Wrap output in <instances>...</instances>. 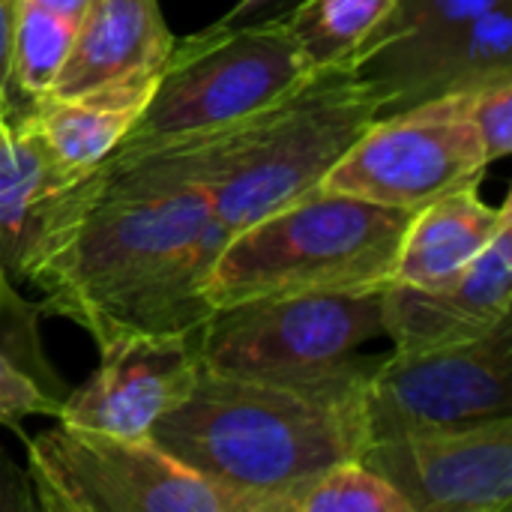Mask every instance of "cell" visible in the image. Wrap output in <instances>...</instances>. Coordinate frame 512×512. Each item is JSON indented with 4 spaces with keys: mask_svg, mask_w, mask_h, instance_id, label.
Segmentation results:
<instances>
[{
    "mask_svg": "<svg viewBox=\"0 0 512 512\" xmlns=\"http://www.w3.org/2000/svg\"><path fill=\"white\" fill-rule=\"evenodd\" d=\"M204 186H165L90 168L51 204L21 282L111 345L192 336L213 312L204 276L222 249Z\"/></svg>",
    "mask_w": 512,
    "mask_h": 512,
    "instance_id": "6da1fadb",
    "label": "cell"
},
{
    "mask_svg": "<svg viewBox=\"0 0 512 512\" xmlns=\"http://www.w3.org/2000/svg\"><path fill=\"white\" fill-rule=\"evenodd\" d=\"M378 357L315 381H255L201 369L192 393L150 429V441L255 512L291 501L327 468L366 450L363 390Z\"/></svg>",
    "mask_w": 512,
    "mask_h": 512,
    "instance_id": "7a4b0ae2",
    "label": "cell"
},
{
    "mask_svg": "<svg viewBox=\"0 0 512 512\" xmlns=\"http://www.w3.org/2000/svg\"><path fill=\"white\" fill-rule=\"evenodd\" d=\"M378 120L354 63L315 69L288 96L213 132L144 150H114L99 168L165 186H204L222 240L318 189Z\"/></svg>",
    "mask_w": 512,
    "mask_h": 512,
    "instance_id": "3957f363",
    "label": "cell"
},
{
    "mask_svg": "<svg viewBox=\"0 0 512 512\" xmlns=\"http://www.w3.org/2000/svg\"><path fill=\"white\" fill-rule=\"evenodd\" d=\"M411 213L312 189L231 234L204 276L210 309L291 294L378 291L393 279Z\"/></svg>",
    "mask_w": 512,
    "mask_h": 512,
    "instance_id": "277c9868",
    "label": "cell"
},
{
    "mask_svg": "<svg viewBox=\"0 0 512 512\" xmlns=\"http://www.w3.org/2000/svg\"><path fill=\"white\" fill-rule=\"evenodd\" d=\"M315 66L288 15L222 24L174 39L159 84L117 150H144L237 123L300 87Z\"/></svg>",
    "mask_w": 512,
    "mask_h": 512,
    "instance_id": "5b68a950",
    "label": "cell"
},
{
    "mask_svg": "<svg viewBox=\"0 0 512 512\" xmlns=\"http://www.w3.org/2000/svg\"><path fill=\"white\" fill-rule=\"evenodd\" d=\"M381 291L258 297L219 306L195 333L201 369L255 381H315L360 366L384 336Z\"/></svg>",
    "mask_w": 512,
    "mask_h": 512,
    "instance_id": "8992f818",
    "label": "cell"
},
{
    "mask_svg": "<svg viewBox=\"0 0 512 512\" xmlns=\"http://www.w3.org/2000/svg\"><path fill=\"white\" fill-rule=\"evenodd\" d=\"M27 477L45 512H255L150 438H117L63 420L27 441Z\"/></svg>",
    "mask_w": 512,
    "mask_h": 512,
    "instance_id": "52a82bcc",
    "label": "cell"
},
{
    "mask_svg": "<svg viewBox=\"0 0 512 512\" xmlns=\"http://www.w3.org/2000/svg\"><path fill=\"white\" fill-rule=\"evenodd\" d=\"M489 165L471 120V90H462L378 117L321 189L414 213L441 195L480 186Z\"/></svg>",
    "mask_w": 512,
    "mask_h": 512,
    "instance_id": "ba28073f",
    "label": "cell"
},
{
    "mask_svg": "<svg viewBox=\"0 0 512 512\" xmlns=\"http://www.w3.org/2000/svg\"><path fill=\"white\" fill-rule=\"evenodd\" d=\"M363 408L369 444L512 417V318L465 345L378 357Z\"/></svg>",
    "mask_w": 512,
    "mask_h": 512,
    "instance_id": "9c48e42d",
    "label": "cell"
},
{
    "mask_svg": "<svg viewBox=\"0 0 512 512\" xmlns=\"http://www.w3.org/2000/svg\"><path fill=\"white\" fill-rule=\"evenodd\" d=\"M360 462L411 512H507L512 507V417L450 432L369 444Z\"/></svg>",
    "mask_w": 512,
    "mask_h": 512,
    "instance_id": "30bf717a",
    "label": "cell"
},
{
    "mask_svg": "<svg viewBox=\"0 0 512 512\" xmlns=\"http://www.w3.org/2000/svg\"><path fill=\"white\" fill-rule=\"evenodd\" d=\"M378 117L512 75V0L477 18L390 39L357 63Z\"/></svg>",
    "mask_w": 512,
    "mask_h": 512,
    "instance_id": "8fae6325",
    "label": "cell"
},
{
    "mask_svg": "<svg viewBox=\"0 0 512 512\" xmlns=\"http://www.w3.org/2000/svg\"><path fill=\"white\" fill-rule=\"evenodd\" d=\"M201 375L192 336L123 339L99 348V369L69 390L57 420L117 438H147Z\"/></svg>",
    "mask_w": 512,
    "mask_h": 512,
    "instance_id": "7c38bea8",
    "label": "cell"
},
{
    "mask_svg": "<svg viewBox=\"0 0 512 512\" xmlns=\"http://www.w3.org/2000/svg\"><path fill=\"white\" fill-rule=\"evenodd\" d=\"M510 309L512 219L456 279L435 288L387 282L381 291V321L393 351H435L483 339L510 321Z\"/></svg>",
    "mask_w": 512,
    "mask_h": 512,
    "instance_id": "4fadbf2b",
    "label": "cell"
},
{
    "mask_svg": "<svg viewBox=\"0 0 512 512\" xmlns=\"http://www.w3.org/2000/svg\"><path fill=\"white\" fill-rule=\"evenodd\" d=\"M165 66V63H162ZM162 66L105 81L75 96H39L30 99L24 117L42 135L54 159L75 177L108 159L126 132L144 114Z\"/></svg>",
    "mask_w": 512,
    "mask_h": 512,
    "instance_id": "5bb4252c",
    "label": "cell"
},
{
    "mask_svg": "<svg viewBox=\"0 0 512 512\" xmlns=\"http://www.w3.org/2000/svg\"><path fill=\"white\" fill-rule=\"evenodd\" d=\"M171 45L174 36L159 0H90L48 96H75L105 81L162 66Z\"/></svg>",
    "mask_w": 512,
    "mask_h": 512,
    "instance_id": "9a60e30c",
    "label": "cell"
},
{
    "mask_svg": "<svg viewBox=\"0 0 512 512\" xmlns=\"http://www.w3.org/2000/svg\"><path fill=\"white\" fill-rule=\"evenodd\" d=\"M512 219V195L501 207L480 198V186L441 195L414 210L399 240L393 279L417 288H435L471 267Z\"/></svg>",
    "mask_w": 512,
    "mask_h": 512,
    "instance_id": "2e32d148",
    "label": "cell"
},
{
    "mask_svg": "<svg viewBox=\"0 0 512 512\" xmlns=\"http://www.w3.org/2000/svg\"><path fill=\"white\" fill-rule=\"evenodd\" d=\"M21 114L0 117V273L21 282L54 198L75 183Z\"/></svg>",
    "mask_w": 512,
    "mask_h": 512,
    "instance_id": "e0dca14e",
    "label": "cell"
},
{
    "mask_svg": "<svg viewBox=\"0 0 512 512\" xmlns=\"http://www.w3.org/2000/svg\"><path fill=\"white\" fill-rule=\"evenodd\" d=\"M66 393L39 348L36 309L0 273V426L21 429L27 417H57Z\"/></svg>",
    "mask_w": 512,
    "mask_h": 512,
    "instance_id": "ac0fdd59",
    "label": "cell"
},
{
    "mask_svg": "<svg viewBox=\"0 0 512 512\" xmlns=\"http://www.w3.org/2000/svg\"><path fill=\"white\" fill-rule=\"evenodd\" d=\"M396 0H303L288 12L291 33L306 60L321 69L354 63L381 33Z\"/></svg>",
    "mask_w": 512,
    "mask_h": 512,
    "instance_id": "d6986e66",
    "label": "cell"
},
{
    "mask_svg": "<svg viewBox=\"0 0 512 512\" xmlns=\"http://www.w3.org/2000/svg\"><path fill=\"white\" fill-rule=\"evenodd\" d=\"M75 39V24L18 0L15 27H12V90L24 99L48 96Z\"/></svg>",
    "mask_w": 512,
    "mask_h": 512,
    "instance_id": "ffe728a7",
    "label": "cell"
},
{
    "mask_svg": "<svg viewBox=\"0 0 512 512\" xmlns=\"http://www.w3.org/2000/svg\"><path fill=\"white\" fill-rule=\"evenodd\" d=\"M291 512H411L408 501L360 459L339 462L315 477Z\"/></svg>",
    "mask_w": 512,
    "mask_h": 512,
    "instance_id": "44dd1931",
    "label": "cell"
},
{
    "mask_svg": "<svg viewBox=\"0 0 512 512\" xmlns=\"http://www.w3.org/2000/svg\"><path fill=\"white\" fill-rule=\"evenodd\" d=\"M498 3H510V0H396L387 24L366 45V51L357 57V63L369 51H375L378 45H384L390 39L426 33V30H441V27H456V24H465V21L477 18L480 12H486Z\"/></svg>",
    "mask_w": 512,
    "mask_h": 512,
    "instance_id": "7402d4cb",
    "label": "cell"
},
{
    "mask_svg": "<svg viewBox=\"0 0 512 512\" xmlns=\"http://www.w3.org/2000/svg\"><path fill=\"white\" fill-rule=\"evenodd\" d=\"M471 120L489 162L512 150V75L471 90Z\"/></svg>",
    "mask_w": 512,
    "mask_h": 512,
    "instance_id": "603a6c76",
    "label": "cell"
},
{
    "mask_svg": "<svg viewBox=\"0 0 512 512\" xmlns=\"http://www.w3.org/2000/svg\"><path fill=\"white\" fill-rule=\"evenodd\" d=\"M24 3H33V6H39V9H48V12H54V15L66 18V21H72L75 27H78V21L84 18V12H87V6H90V0H24Z\"/></svg>",
    "mask_w": 512,
    "mask_h": 512,
    "instance_id": "cb8c5ba5",
    "label": "cell"
},
{
    "mask_svg": "<svg viewBox=\"0 0 512 512\" xmlns=\"http://www.w3.org/2000/svg\"><path fill=\"white\" fill-rule=\"evenodd\" d=\"M267 3H273V0H240L225 18H219L222 24H231V21H243V18H249V12H255V9H261V6H267Z\"/></svg>",
    "mask_w": 512,
    "mask_h": 512,
    "instance_id": "d4e9b609",
    "label": "cell"
},
{
    "mask_svg": "<svg viewBox=\"0 0 512 512\" xmlns=\"http://www.w3.org/2000/svg\"><path fill=\"white\" fill-rule=\"evenodd\" d=\"M12 114H18V111H9V108H6V102L0 99V117H12Z\"/></svg>",
    "mask_w": 512,
    "mask_h": 512,
    "instance_id": "484cf974",
    "label": "cell"
}]
</instances>
